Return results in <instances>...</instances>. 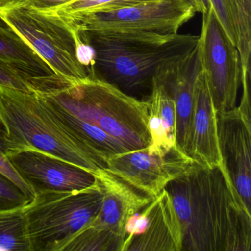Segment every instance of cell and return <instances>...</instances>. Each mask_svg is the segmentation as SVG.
I'll return each mask as SVG.
<instances>
[{
  "mask_svg": "<svg viewBox=\"0 0 251 251\" xmlns=\"http://www.w3.org/2000/svg\"><path fill=\"white\" fill-rule=\"evenodd\" d=\"M35 94L102 129L129 151L151 144L148 100L130 96L95 75Z\"/></svg>",
  "mask_w": 251,
  "mask_h": 251,
  "instance_id": "cell-3",
  "label": "cell"
},
{
  "mask_svg": "<svg viewBox=\"0 0 251 251\" xmlns=\"http://www.w3.org/2000/svg\"><path fill=\"white\" fill-rule=\"evenodd\" d=\"M239 16V42L237 49L240 56L242 71L251 72V0H234Z\"/></svg>",
  "mask_w": 251,
  "mask_h": 251,
  "instance_id": "cell-22",
  "label": "cell"
},
{
  "mask_svg": "<svg viewBox=\"0 0 251 251\" xmlns=\"http://www.w3.org/2000/svg\"><path fill=\"white\" fill-rule=\"evenodd\" d=\"M93 173L102 188L103 199L100 210L90 226L113 232L124 240L128 219L153 198L139 192L104 168Z\"/></svg>",
  "mask_w": 251,
  "mask_h": 251,
  "instance_id": "cell-13",
  "label": "cell"
},
{
  "mask_svg": "<svg viewBox=\"0 0 251 251\" xmlns=\"http://www.w3.org/2000/svg\"><path fill=\"white\" fill-rule=\"evenodd\" d=\"M194 161L178 151L158 156L145 148L110 157L104 169L139 192L155 198Z\"/></svg>",
  "mask_w": 251,
  "mask_h": 251,
  "instance_id": "cell-10",
  "label": "cell"
},
{
  "mask_svg": "<svg viewBox=\"0 0 251 251\" xmlns=\"http://www.w3.org/2000/svg\"><path fill=\"white\" fill-rule=\"evenodd\" d=\"M147 100L151 136L148 152L165 156L173 151L180 152L176 144V108L173 98L162 86L153 84Z\"/></svg>",
  "mask_w": 251,
  "mask_h": 251,
  "instance_id": "cell-17",
  "label": "cell"
},
{
  "mask_svg": "<svg viewBox=\"0 0 251 251\" xmlns=\"http://www.w3.org/2000/svg\"><path fill=\"white\" fill-rule=\"evenodd\" d=\"M0 58L33 78L37 83L36 92L50 90L64 84L49 64L6 25L5 27L0 25Z\"/></svg>",
  "mask_w": 251,
  "mask_h": 251,
  "instance_id": "cell-16",
  "label": "cell"
},
{
  "mask_svg": "<svg viewBox=\"0 0 251 251\" xmlns=\"http://www.w3.org/2000/svg\"><path fill=\"white\" fill-rule=\"evenodd\" d=\"M0 19L25 41L66 84L90 75L77 58L78 30L66 17L22 4L0 8Z\"/></svg>",
  "mask_w": 251,
  "mask_h": 251,
  "instance_id": "cell-6",
  "label": "cell"
},
{
  "mask_svg": "<svg viewBox=\"0 0 251 251\" xmlns=\"http://www.w3.org/2000/svg\"><path fill=\"white\" fill-rule=\"evenodd\" d=\"M0 126L15 146L35 148L92 173L105 167L51 116L36 94L0 86Z\"/></svg>",
  "mask_w": 251,
  "mask_h": 251,
  "instance_id": "cell-4",
  "label": "cell"
},
{
  "mask_svg": "<svg viewBox=\"0 0 251 251\" xmlns=\"http://www.w3.org/2000/svg\"><path fill=\"white\" fill-rule=\"evenodd\" d=\"M210 2L226 34L237 48L239 16L234 0H210Z\"/></svg>",
  "mask_w": 251,
  "mask_h": 251,
  "instance_id": "cell-23",
  "label": "cell"
},
{
  "mask_svg": "<svg viewBox=\"0 0 251 251\" xmlns=\"http://www.w3.org/2000/svg\"><path fill=\"white\" fill-rule=\"evenodd\" d=\"M201 70V52L198 43L189 55L162 69L153 80V84L162 86L174 100L177 150L180 153L190 158L195 81Z\"/></svg>",
  "mask_w": 251,
  "mask_h": 251,
  "instance_id": "cell-12",
  "label": "cell"
},
{
  "mask_svg": "<svg viewBox=\"0 0 251 251\" xmlns=\"http://www.w3.org/2000/svg\"><path fill=\"white\" fill-rule=\"evenodd\" d=\"M75 0H20L18 3L45 14H53L57 10Z\"/></svg>",
  "mask_w": 251,
  "mask_h": 251,
  "instance_id": "cell-27",
  "label": "cell"
},
{
  "mask_svg": "<svg viewBox=\"0 0 251 251\" xmlns=\"http://www.w3.org/2000/svg\"><path fill=\"white\" fill-rule=\"evenodd\" d=\"M30 201L14 182L0 173V211L24 208Z\"/></svg>",
  "mask_w": 251,
  "mask_h": 251,
  "instance_id": "cell-26",
  "label": "cell"
},
{
  "mask_svg": "<svg viewBox=\"0 0 251 251\" xmlns=\"http://www.w3.org/2000/svg\"><path fill=\"white\" fill-rule=\"evenodd\" d=\"M8 158L34 197L44 192H76L96 183L92 172L30 147H14Z\"/></svg>",
  "mask_w": 251,
  "mask_h": 251,
  "instance_id": "cell-9",
  "label": "cell"
},
{
  "mask_svg": "<svg viewBox=\"0 0 251 251\" xmlns=\"http://www.w3.org/2000/svg\"><path fill=\"white\" fill-rule=\"evenodd\" d=\"M182 233V251H251V213L223 167L194 161L165 188Z\"/></svg>",
  "mask_w": 251,
  "mask_h": 251,
  "instance_id": "cell-1",
  "label": "cell"
},
{
  "mask_svg": "<svg viewBox=\"0 0 251 251\" xmlns=\"http://www.w3.org/2000/svg\"><path fill=\"white\" fill-rule=\"evenodd\" d=\"M195 9V12L206 14L211 7L210 0H187Z\"/></svg>",
  "mask_w": 251,
  "mask_h": 251,
  "instance_id": "cell-28",
  "label": "cell"
},
{
  "mask_svg": "<svg viewBox=\"0 0 251 251\" xmlns=\"http://www.w3.org/2000/svg\"><path fill=\"white\" fill-rule=\"evenodd\" d=\"M15 145L8 139L3 127L0 126V173L14 182L31 201L34 198L33 191L20 177L8 158V152Z\"/></svg>",
  "mask_w": 251,
  "mask_h": 251,
  "instance_id": "cell-25",
  "label": "cell"
},
{
  "mask_svg": "<svg viewBox=\"0 0 251 251\" xmlns=\"http://www.w3.org/2000/svg\"><path fill=\"white\" fill-rule=\"evenodd\" d=\"M79 33L95 52L94 74L134 98L151 95L158 73L189 55L199 41V36L178 33Z\"/></svg>",
  "mask_w": 251,
  "mask_h": 251,
  "instance_id": "cell-2",
  "label": "cell"
},
{
  "mask_svg": "<svg viewBox=\"0 0 251 251\" xmlns=\"http://www.w3.org/2000/svg\"><path fill=\"white\" fill-rule=\"evenodd\" d=\"M124 240L111 231L88 226L80 230L62 251H122Z\"/></svg>",
  "mask_w": 251,
  "mask_h": 251,
  "instance_id": "cell-20",
  "label": "cell"
},
{
  "mask_svg": "<svg viewBox=\"0 0 251 251\" xmlns=\"http://www.w3.org/2000/svg\"><path fill=\"white\" fill-rule=\"evenodd\" d=\"M195 13L187 0H158L66 18L80 31L147 32L167 36L178 33L179 29L193 18Z\"/></svg>",
  "mask_w": 251,
  "mask_h": 251,
  "instance_id": "cell-7",
  "label": "cell"
},
{
  "mask_svg": "<svg viewBox=\"0 0 251 251\" xmlns=\"http://www.w3.org/2000/svg\"><path fill=\"white\" fill-rule=\"evenodd\" d=\"M123 251H182L180 223L165 189L152 198L143 230L125 245Z\"/></svg>",
  "mask_w": 251,
  "mask_h": 251,
  "instance_id": "cell-14",
  "label": "cell"
},
{
  "mask_svg": "<svg viewBox=\"0 0 251 251\" xmlns=\"http://www.w3.org/2000/svg\"><path fill=\"white\" fill-rule=\"evenodd\" d=\"M39 97L51 116L105 164L110 157L128 152L123 144L102 129L68 112L55 102Z\"/></svg>",
  "mask_w": 251,
  "mask_h": 251,
  "instance_id": "cell-18",
  "label": "cell"
},
{
  "mask_svg": "<svg viewBox=\"0 0 251 251\" xmlns=\"http://www.w3.org/2000/svg\"><path fill=\"white\" fill-rule=\"evenodd\" d=\"M222 167L248 212L251 213V126L237 108L217 113Z\"/></svg>",
  "mask_w": 251,
  "mask_h": 251,
  "instance_id": "cell-11",
  "label": "cell"
},
{
  "mask_svg": "<svg viewBox=\"0 0 251 251\" xmlns=\"http://www.w3.org/2000/svg\"><path fill=\"white\" fill-rule=\"evenodd\" d=\"M102 199L97 178L93 186L82 190L36 195L23 208L32 251H62L77 233L92 224Z\"/></svg>",
  "mask_w": 251,
  "mask_h": 251,
  "instance_id": "cell-5",
  "label": "cell"
},
{
  "mask_svg": "<svg viewBox=\"0 0 251 251\" xmlns=\"http://www.w3.org/2000/svg\"><path fill=\"white\" fill-rule=\"evenodd\" d=\"M192 158L208 167L222 166L217 138V113L202 69L195 81Z\"/></svg>",
  "mask_w": 251,
  "mask_h": 251,
  "instance_id": "cell-15",
  "label": "cell"
},
{
  "mask_svg": "<svg viewBox=\"0 0 251 251\" xmlns=\"http://www.w3.org/2000/svg\"><path fill=\"white\" fill-rule=\"evenodd\" d=\"M158 0H75L57 10L53 14L72 17L93 13L115 11Z\"/></svg>",
  "mask_w": 251,
  "mask_h": 251,
  "instance_id": "cell-21",
  "label": "cell"
},
{
  "mask_svg": "<svg viewBox=\"0 0 251 251\" xmlns=\"http://www.w3.org/2000/svg\"><path fill=\"white\" fill-rule=\"evenodd\" d=\"M18 2H20V0H0V8L17 3Z\"/></svg>",
  "mask_w": 251,
  "mask_h": 251,
  "instance_id": "cell-29",
  "label": "cell"
},
{
  "mask_svg": "<svg viewBox=\"0 0 251 251\" xmlns=\"http://www.w3.org/2000/svg\"><path fill=\"white\" fill-rule=\"evenodd\" d=\"M201 65L216 113L236 107L242 83V66L239 50L220 24L212 6L202 14L199 36Z\"/></svg>",
  "mask_w": 251,
  "mask_h": 251,
  "instance_id": "cell-8",
  "label": "cell"
},
{
  "mask_svg": "<svg viewBox=\"0 0 251 251\" xmlns=\"http://www.w3.org/2000/svg\"><path fill=\"white\" fill-rule=\"evenodd\" d=\"M0 86L27 93H35L37 83L8 61L0 58Z\"/></svg>",
  "mask_w": 251,
  "mask_h": 251,
  "instance_id": "cell-24",
  "label": "cell"
},
{
  "mask_svg": "<svg viewBox=\"0 0 251 251\" xmlns=\"http://www.w3.org/2000/svg\"><path fill=\"white\" fill-rule=\"evenodd\" d=\"M0 251H32L23 208L0 211Z\"/></svg>",
  "mask_w": 251,
  "mask_h": 251,
  "instance_id": "cell-19",
  "label": "cell"
}]
</instances>
